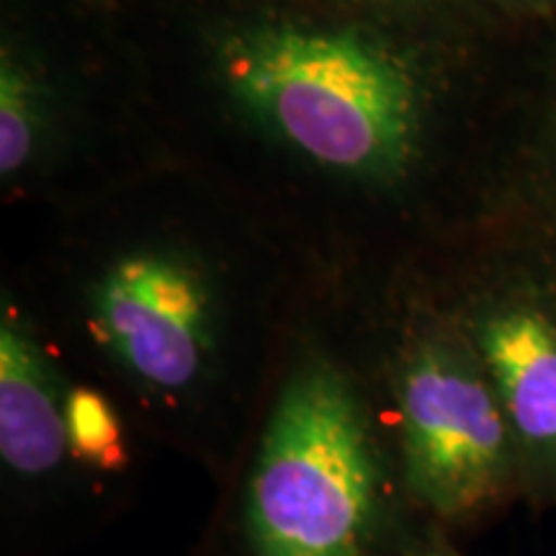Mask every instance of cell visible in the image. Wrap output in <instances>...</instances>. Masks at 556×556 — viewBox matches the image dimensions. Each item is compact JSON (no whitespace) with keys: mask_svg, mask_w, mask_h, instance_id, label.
Instances as JSON below:
<instances>
[{"mask_svg":"<svg viewBox=\"0 0 556 556\" xmlns=\"http://www.w3.org/2000/svg\"><path fill=\"white\" fill-rule=\"evenodd\" d=\"M374 377L422 518L462 541L523 505L495 387L451 309L409 317L379 353Z\"/></svg>","mask_w":556,"mask_h":556,"instance_id":"cell-3","label":"cell"},{"mask_svg":"<svg viewBox=\"0 0 556 556\" xmlns=\"http://www.w3.org/2000/svg\"><path fill=\"white\" fill-rule=\"evenodd\" d=\"M45 129V88L29 62L5 45L0 54V176H18L37 155Z\"/></svg>","mask_w":556,"mask_h":556,"instance_id":"cell-8","label":"cell"},{"mask_svg":"<svg viewBox=\"0 0 556 556\" xmlns=\"http://www.w3.org/2000/svg\"><path fill=\"white\" fill-rule=\"evenodd\" d=\"M219 78L235 103L319 168L392 184L415 168L428 99L415 67L348 29L266 24L222 41Z\"/></svg>","mask_w":556,"mask_h":556,"instance_id":"cell-2","label":"cell"},{"mask_svg":"<svg viewBox=\"0 0 556 556\" xmlns=\"http://www.w3.org/2000/svg\"><path fill=\"white\" fill-rule=\"evenodd\" d=\"M189 556H409L413 505L377 377L294 345Z\"/></svg>","mask_w":556,"mask_h":556,"instance_id":"cell-1","label":"cell"},{"mask_svg":"<svg viewBox=\"0 0 556 556\" xmlns=\"http://www.w3.org/2000/svg\"><path fill=\"white\" fill-rule=\"evenodd\" d=\"M518 451L523 505L556 513V287L531 263L482 278L458 299Z\"/></svg>","mask_w":556,"mask_h":556,"instance_id":"cell-6","label":"cell"},{"mask_svg":"<svg viewBox=\"0 0 556 556\" xmlns=\"http://www.w3.org/2000/svg\"><path fill=\"white\" fill-rule=\"evenodd\" d=\"M70 377L26 317H0V544L5 556H75L111 523L67 441Z\"/></svg>","mask_w":556,"mask_h":556,"instance_id":"cell-4","label":"cell"},{"mask_svg":"<svg viewBox=\"0 0 556 556\" xmlns=\"http://www.w3.org/2000/svg\"><path fill=\"white\" fill-rule=\"evenodd\" d=\"M86 336L152 417L201 415L222 384L225 345L212 291L176 255L114 263L90 291Z\"/></svg>","mask_w":556,"mask_h":556,"instance_id":"cell-5","label":"cell"},{"mask_svg":"<svg viewBox=\"0 0 556 556\" xmlns=\"http://www.w3.org/2000/svg\"><path fill=\"white\" fill-rule=\"evenodd\" d=\"M409 556H467L462 548V541L443 531L441 526L430 523L422 518L417 526L413 546H409Z\"/></svg>","mask_w":556,"mask_h":556,"instance_id":"cell-9","label":"cell"},{"mask_svg":"<svg viewBox=\"0 0 556 556\" xmlns=\"http://www.w3.org/2000/svg\"><path fill=\"white\" fill-rule=\"evenodd\" d=\"M492 3L523 18H548L556 13V0H492Z\"/></svg>","mask_w":556,"mask_h":556,"instance_id":"cell-10","label":"cell"},{"mask_svg":"<svg viewBox=\"0 0 556 556\" xmlns=\"http://www.w3.org/2000/svg\"><path fill=\"white\" fill-rule=\"evenodd\" d=\"M533 127L523 150V199L531 204L533 217V250L531 263L556 287V60L548 67L546 83L541 88Z\"/></svg>","mask_w":556,"mask_h":556,"instance_id":"cell-7","label":"cell"}]
</instances>
